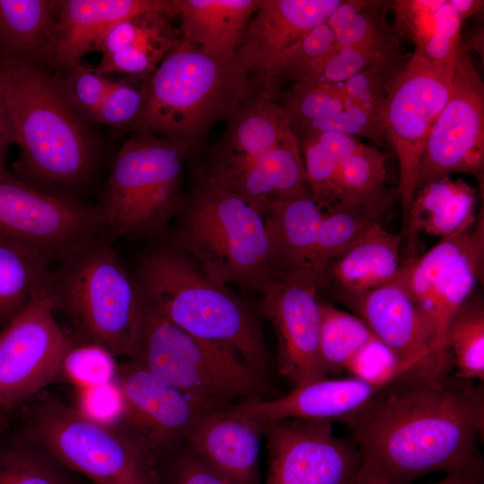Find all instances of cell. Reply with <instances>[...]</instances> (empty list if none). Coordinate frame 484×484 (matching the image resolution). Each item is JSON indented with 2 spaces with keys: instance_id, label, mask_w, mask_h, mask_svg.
I'll return each mask as SVG.
<instances>
[{
  "instance_id": "obj_1",
  "label": "cell",
  "mask_w": 484,
  "mask_h": 484,
  "mask_svg": "<svg viewBox=\"0 0 484 484\" xmlns=\"http://www.w3.org/2000/svg\"><path fill=\"white\" fill-rule=\"evenodd\" d=\"M450 355L414 367L347 419L359 484H411L483 462L484 387L452 376Z\"/></svg>"
},
{
  "instance_id": "obj_2",
  "label": "cell",
  "mask_w": 484,
  "mask_h": 484,
  "mask_svg": "<svg viewBox=\"0 0 484 484\" xmlns=\"http://www.w3.org/2000/svg\"><path fill=\"white\" fill-rule=\"evenodd\" d=\"M0 92L19 157L14 177L48 194L76 198L98 165L96 142L45 65L0 60Z\"/></svg>"
},
{
  "instance_id": "obj_3",
  "label": "cell",
  "mask_w": 484,
  "mask_h": 484,
  "mask_svg": "<svg viewBox=\"0 0 484 484\" xmlns=\"http://www.w3.org/2000/svg\"><path fill=\"white\" fill-rule=\"evenodd\" d=\"M251 74L235 55L222 60L181 39L148 77L132 125L190 146L249 100L256 82Z\"/></svg>"
},
{
  "instance_id": "obj_4",
  "label": "cell",
  "mask_w": 484,
  "mask_h": 484,
  "mask_svg": "<svg viewBox=\"0 0 484 484\" xmlns=\"http://www.w3.org/2000/svg\"><path fill=\"white\" fill-rule=\"evenodd\" d=\"M135 279L145 300L189 334L229 349L264 376L267 351L248 307L227 286L203 274L177 248L146 253Z\"/></svg>"
},
{
  "instance_id": "obj_5",
  "label": "cell",
  "mask_w": 484,
  "mask_h": 484,
  "mask_svg": "<svg viewBox=\"0 0 484 484\" xmlns=\"http://www.w3.org/2000/svg\"><path fill=\"white\" fill-rule=\"evenodd\" d=\"M177 243L219 284L262 292L277 277L264 215L211 174L184 212Z\"/></svg>"
},
{
  "instance_id": "obj_6",
  "label": "cell",
  "mask_w": 484,
  "mask_h": 484,
  "mask_svg": "<svg viewBox=\"0 0 484 484\" xmlns=\"http://www.w3.org/2000/svg\"><path fill=\"white\" fill-rule=\"evenodd\" d=\"M48 297L80 338L115 358L134 352L145 298L111 241L103 238L51 270Z\"/></svg>"
},
{
  "instance_id": "obj_7",
  "label": "cell",
  "mask_w": 484,
  "mask_h": 484,
  "mask_svg": "<svg viewBox=\"0 0 484 484\" xmlns=\"http://www.w3.org/2000/svg\"><path fill=\"white\" fill-rule=\"evenodd\" d=\"M188 147L138 131L123 143L97 205L108 239L163 232L181 205L183 157Z\"/></svg>"
},
{
  "instance_id": "obj_8",
  "label": "cell",
  "mask_w": 484,
  "mask_h": 484,
  "mask_svg": "<svg viewBox=\"0 0 484 484\" xmlns=\"http://www.w3.org/2000/svg\"><path fill=\"white\" fill-rule=\"evenodd\" d=\"M130 358L176 388L221 406L269 392L265 376L235 352L183 331L146 300Z\"/></svg>"
},
{
  "instance_id": "obj_9",
  "label": "cell",
  "mask_w": 484,
  "mask_h": 484,
  "mask_svg": "<svg viewBox=\"0 0 484 484\" xmlns=\"http://www.w3.org/2000/svg\"><path fill=\"white\" fill-rule=\"evenodd\" d=\"M17 433L96 484H158L155 467L124 433L61 401L31 406Z\"/></svg>"
},
{
  "instance_id": "obj_10",
  "label": "cell",
  "mask_w": 484,
  "mask_h": 484,
  "mask_svg": "<svg viewBox=\"0 0 484 484\" xmlns=\"http://www.w3.org/2000/svg\"><path fill=\"white\" fill-rule=\"evenodd\" d=\"M103 238L97 205L39 191L9 173L0 177V241L51 264Z\"/></svg>"
},
{
  "instance_id": "obj_11",
  "label": "cell",
  "mask_w": 484,
  "mask_h": 484,
  "mask_svg": "<svg viewBox=\"0 0 484 484\" xmlns=\"http://www.w3.org/2000/svg\"><path fill=\"white\" fill-rule=\"evenodd\" d=\"M454 68L435 65L414 51L396 78L384 107V125L399 164L403 221L408 215L430 130L447 102Z\"/></svg>"
},
{
  "instance_id": "obj_12",
  "label": "cell",
  "mask_w": 484,
  "mask_h": 484,
  "mask_svg": "<svg viewBox=\"0 0 484 484\" xmlns=\"http://www.w3.org/2000/svg\"><path fill=\"white\" fill-rule=\"evenodd\" d=\"M115 382L123 400L115 428L154 467L183 444L205 412L226 407L183 392L134 362L117 366Z\"/></svg>"
},
{
  "instance_id": "obj_13",
  "label": "cell",
  "mask_w": 484,
  "mask_h": 484,
  "mask_svg": "<svg viewBox=\"0 0 484 484\" xmlns=\"http://www.w3.org/2000/svg\"><path fill=\"white\" fill-rule=\"evenodd\" d=\"M483 253L484 225L480 214L469 229L441 238L419 257L402 264L392 281L432 324L445 348L451 317L473 294L482 272Z\"/></svg>"
},
{
  "instance_id": "obj_14",
  "label": "cell",
  "mask_w": 484,
  "mask_h": 484,
  "mask_svg": "<svg viewBox=\"0 0 484 484\" xmlns=\"http://www.w3.org/2000/svg\"><path fill=\"white\" fill-rule=\"evenodd\" d=\"M483 170L484 83L466 47L462 45L449 99L425 145L416 191L453 173L468 174L483 183Z\"/></svg>"
},
{
  "instance_id": "obj_15",
  "label": "cell",
  "mask_w": 484,
  "mask_h": 484,
  "mask_svg": "<svg viewBox=\"0 0 484 484\" xmlns=\"http://www.w3.org/2000/svg\"><path fill=\"white\" fill-rule=\"evenodd\" d=\"M264 425L268 467L264 484H359L356 445L333 434L331 422L286 419Z\"/></svg>"
},
{
  "instance_id": "obj_16",
  "label": "cell",
  "mask_w": 484,
  "mask_h": 484,
  "mask_svg": "<svg viewBox=\"0 0 484 484\" xmlns=\"http://www.w3.org/2000/svg\"><path fill=\"white\" fill-rule=\"evenodd\" d=\"M48 292L35 298L0 331V404L13 409L60 373L69 343Z\"/></svg>"
},
{
  "instance_id": "obj_17",
  "label": "cell",
  "mask_w": 484,
  "mask_h": 484,
  "mask_svg": "<svg viewBox=\"0 0 484 484\" xmlns=\"http://www.w3.org/2000/svg\"><path fill=\"white\" fill-rule=\"evenodd\" d=\"M318 285L302 275H281L264 290L263 312L278 341L279 373L294 387L328 377L319 355Z\"/></svg>"
},
{
  "instance_id": "obj_18",
  "label": "cell",
  "mask_w": 484,
  "mask_h": 484,
  "mask_svg": "<svg viewBox=\"0 0 484 484\" xmlns=\"http://www.w3.org/2000/svg\"><path fill=\"white\" fill-rule=\"evenodd\" d=\"M341 291L343 303L409 367L449 353L432 324L394 281L359 292Z\"/></svg>"
},
{
  "instance_id": "obj_19",
  "label": "cell",
  "mask_w": 484,
  "mask_h": 484,
  "mask_svg": "<svg viewBox=\"0 0 484 484\" xmlns=\"http://www.w3.org/2000/svg\"><path fill=\"white\" fill-rule=\"evenodd\" d=\"M342 0H260L235 56L262 84L281 56Z\"/></svg>"
},
{
  "instance_id": "obj_20",
  "label": "cell",
  "mask_w": 484,
  "mask_h": 484,
  "mask_svg": "<svg viewBox=\"0 0 484 484\" xmlns=\"http://www.w3.org/2000/svg\"><path fill=\"white\" fill-rule=\"evenodd\" d=\"M229 406L205 412L182 445L231 484H261L264 425L233 413Z\"/></svg>"
},
{
  "instance_id": "obj_21",
  "label": "cell",
  "mask_w": 484,
  "mask_h": 484,
  "mask_svg": "<svg viewBox=\"0 0 484 484\" xmlns=\"http://www.w3.org/2000/svg\"><path fill=\"white\" fill-rule=\"evenodd\" d=\"M379 389L353 376L326 377L294 387L276 399H247L229 408L233 413L259 423L286 419L343 423Z\"/></svg>"
},
{
  "instance_id": "obj_22",
  "label": "cell",
  "mask_w": 484,
  "mask_h": 484,
  "mask_svg": "<svg viewBox=\"0 0 484 484\" xmlns=\"http://www.w3.org/2000/svg\"><path fill=\"white\" fill-rule=\"evenodd\" d=\"M172 18L170 0L168 8L143 12L114 24L98 47L101 58L95 70L105 75H151L181 40Z\"/></svg>"
},
{
  "instance_id": "obj_23",
  "label": "cell",
  "mask_w": 484,
  "mask_h": 484,
  "mask_svg": "<svg viewBox=\"0 0 484 484\" xmlns=\"http://www.w3.org/2000/svg\"><path fill=\"white\" fill-rule=\"evenodd\" d=\"M170 5V0H64L59 2L56 36L48 65L66 69L97 51L117 22Z\"/></svg>"
},
{
  "instance_id": "obj_24",
  "label": "cell",
  "mask_w": 484,
  "mask_h": 484,
  "mask_svg": "<svg viewBox=\"0 0 484 484\" xmlns=\"http://www.w3.org/2000/svg\"><path fill=\"white\" fill-rule=\"evenodd\" d=\"M211 175L263 215L274 202L310 193L294 134L255 160L230 169H212Z\"/></svg>"
},
{
  "instance_id": "obj_25",
  "label": "cell",
  "mask_w": 484,
  "mask_h": 484,
  "mask_svg": "<svg viewBox=\"0 0 484 484\" xmlns=\"http://www.w3.org/2000/svg\"><path fill=\"white\" fill-rule=\"evenodd\" d=\"M324 211L310 193L270 205L264 217L277 276L302 275L324 287L316 265Z\"/></svg>"
},
{
  "instance_id": "obj_26",
  "label": "cell",
  "mask_w": 484,
  "mask_h": 484,
  "mask_svg": "<svg viewBox=\"0 0 484 484\" xmlns=\"http://www.w3.org/2000/svg\"><path fill=\"white\" fill-rule=\"evenodd\" d=\"M264 91L233 115L217 148L212 169L238 167L275 148L294 133L283 105Z\"/></svg>"
},
{
  "instance_id": "obj_27",
  "label": "cell",
  "mask_w": 484,
  "mask_h": 484,
  "mask_svg": "<svg viewBox=\"0 0 484 484\" xmlns=\"http://www.w3.org/2000/svg\"><path fill=\"white\" fill-rule=\"evenodd\" d=\"M260 0H171L181 39L228 60L234 56Z\"/></svg>"
},
{
  "instance_id": "obj_28",
  "label": "cell",
  "mask_w": 484,
  "mask_h": 484,
  "mask_svg": "<svg viewBox=\"0 0 484 484\" xmlns=\"http://www.w3.org/2000/svg\"><path fill=\"white\" fill-rule=\"evenodd\" d=\"M401 235L371 224L326 271V284L342 291L359 292L390 283L400 267Z\"/></svg>"
},
{
  "instance_id": "obj_29",
  "label": "cell",
  "mask_w": 484,
  "mask_h": 484,
  "mask_svg": "<svg viewBox=\"0 0 484 484\" xmlns=\"http://www.w3.org/2000/svg\"><path fill=\"white\" fill-rule=\"evenodd\" d=\"M59 2L0 0L1 60L47 65L56 36Z\"/></svg>"
},
{
  "instance_id": "obj_30",
  "label": "cell",
  "mask_w": 484,
  "mask_h": 484,
  "mask_svg": "<svg viewBox=\"0 0 484 484\" xmlns=\"http://www.w3.org/2000/svg\"><path fill=\"white\" fill-rule=\"evenodd\" d=\"M477 194L473 186L462 178L445 176L418 189L411 203L406 229L441 238L463 231L477 221Z\"/></svg>"
},
{
  "instance_id": "obj_31",
  "label": "cell",
  "mask_w": 484,
  "mask_h": 484,
  "mask_svg": "<svg viewBox=\"0 0 484 484\" xmlns=\"http://www.w3.org/2000/svg\"><path fill=\"white\" fill-rule=\"evenodd\" d=\"M49 266L39 256L0 241V331L35 298L48 292Z\"/></svg>"
},
{
  "instance_id": "obj_32",
  "label": "cell",
  "mask_w": 484,
  "mask_h": 484,
  "mask_svg": "<svg viewBox=\"0 0 484 484\" xmlns=\"http://www.w3.org/2000/svg\"><path fill=\"white\" fill-rule=\"evenodd\" d=\"M388 1L342 0L326 20L340 47L399 52V38L389 27Z\"/></svg>"
},
{
  "instance_id": "obj_33",
  "label": "cell",
  "mask_w": 484,
  "mask_h": 484,
  "mask_svg": "<svg viewBox=\"0 0 484 484\" xmlns=\"http://www.w3.org/2000/svg\"><path fill=\"white\" fill-rule=\"evenodd\" d=\"M386 160L378 149L360 143L340 164L339 203L383 212L390 199L385 187Z\"/></svg>"
},
{
  "instance_id": "obj_34",
  "label": "cell",
  "mask_w": 484,
  "mask_h": 484,
  "mask_svg": "<svg viewBox=\"0 0 484 484\" xmlns=\"http://www.w3.org/2000/svg\"><path fill=\"white\" fill-rule=\"evenodd\" d=\"M455 376L484 381V307L473 294L454 312L445 335Z\"/></svg>"
},
{
  "instance_id": "obj_35",
  "label": "cell",
  "mask_w": 484,
  "mask_h": 484,
  "mask_svg": "<svg viewBox=\"0 0 484 484\" xmlns=\"http://www.w3.org/2000/svg\"><path fill=\"white\" fill-rule=\"evenodd\" d=\"M0 484H75L74 472L16 433L0 446Z\"/></svg>"
},
{
  "instance_id": "obj_36",
  "label": "cell",
  "mask_w": 484,
  "mask_h": 484,
  "mask_svg": "<svg viewBox=\"0 0 484 484\" xmlns=\"http://www.w3.org/2000/svg\"><path fill=\"white\" fill-rule=\"evenodd\" d=\"M319 355L326 374L345 371L350 359L368 341L376 338L354 314L344 312L320 300Z\"/></svg>"
},
{
  "instance_id": "obj_37",
  "label": "cell",
  "mask_w": 484,
  "mask_h": 484,
  "mask_svg": "<svg viewBox=\"0 0 484 484\" xmlns=\"http://www.w3.org/2000/svg\"><path fill=\"white\" fill-rule=\"evenodd\" d=\"M340 48L326 21L300 38L278 61L264 86L275 88L280 77L298 82L313 65Z\"/></svg>"
},
{
  "instance_id": "obj_38",
  "label": "cell",
  "mask_w": 484,
  "mask_h": 484,
  "mask_svg": "<svg viewBox=\"0 0 484 484\" xmlns=\"http://www.w3.org/2000/svg\"><path fill=\"white\" fill-rule=\"evenodd\" d=\"M388 4L399 39H410L415 51H421L440 30L448 0H395Z\"/></svg>"
},
{
  "instance_id": "obj_39",
  "label": "cell",
  "mask_w": 484,
  "mask_h": 484,
  "mask_svg": "<svg viewBox=\"0 0 484 484\" xmlns=\"http://www.w3.org/2000/svg\"><path fill=\"white\" fill-rule=\"evenodd\" d=\"M408 61L404 56L384 60L341 83L347 103L384 113L386 97Z\"/></svg>"
},
{
  "instance_id": "obj_40",
  "label": "cell",
  "mask_w": 484,
  "mask_h": 484,
  "mask_svg": "<svg viewBox=\"0 0 484 484\" xmlns=\"http://www.w3.org/2000/svg\"><path fill=\"white\" fill-rule=\"evenodd\" d=\"M117 369L115 357L107 350L76 334L69 336L62 370L80 387L112 382Z\"/></svg>"
},
{
  "instance_id": "obj_41",
  "label": "cell",
  "mask_w": 484,
  "mask_h": 484,
  "mask_svg": "<svg viewBox=\"0 0 484 484\" xmlns=\"http://www.w3.org/2000/svg\"><path fill=\"white\" fill-rule=\"evenodd\" d=\"M400 56H402L400 52L340 47L335 53L313 65L296 82L341 84L376 63Z\"/></svg>"
},
{
  "instance_id": "obj_42",
  "label": "cell",
  "mask_w": 484,
  "mask_h": 484,
  "mask_svg": "<svg viewBox=\"0 0 484 484\" xmlns=\"http://www.w3.org/2000/svg\"><path fill=\"white\" fill-rule=\"evenodd\" d=\"M347 100L340 84L296 82L283 105L291 129L345 108Z\"/></svg>"
},
{
  "instance_id": "obj_43",
  "label": "cell",
  "mask_w": 484,
  "mask_h": 484,
  "mask_svg": "<svg viewBox=\"0 0 484 484\" xmlns=\"http://www.w3.org/2000/svg\"><path fill=\"white\" fill-rule=\"evenodd\" d=\"M303 164L308 189L324 209L339 203L340 163L311 134L303 136Z\"/></svg>"
},
{
  "instance_id": "obj_44",
  "label": "cell",
  "mask_w": 484,
  "mask_h": 484,
  "mask_svg": "<svg viewBox=\"0 0 484 484\" xmlns=\"http://www.w3.org/2000/svg\"><path fill=\"white\" fill-rule=\"evenodd\" d=\"M303 136L321 132H339L365 137L380 144L385 137L384 113L347 103L341 111L308 122L292 130Z\"/></svg>"
},
{
  "instance_id": "obj_45",
  "label": "cell",
  "mask_w": 484,
  "mask_h": 484,
  "mask_svg": "<svg viewBox=\"0 0 484 484\" xmlns=\"http://www.w3.org/2000/svg\"><path fill=\"white\" fill-rule=\"evenodd\" d=\"M65 70V77L59 80L64 95L85 121L92 123L113 80L81 62Z\"/></svg>"
},
{
  "instance_id": "obj_46",
  "label": "cell",
  "mask_w": 484,
  "mask_h": 484,
  "mask_svg": "<svg viewBox=\"0 0 484 484\" xmlns=\"http://www.w3.org/2000/svg\"><path fill=\"white\" fill-rule=\"evenodd\" d=\"M411 368L385 344L374 338L350 359L345 371L353 377L381 388Z\"/></svg>"
},
{
  "instance_id": "obj_47",
  "label": "cell",
  "mask_w": 484,
  "mask_h": 484,
  "mask_svg": "<svg viewBox=\"0 0 484 484\" xmlns=\"http://www.w3.org/2000/svg\"><path fill=\"white\" fill-rule=\"evenodd\" d=\"M146 81L138 85L126 79L113 80L92 123L122 127L133 125L144 99Z\"/></svg>"
},
{
  "instance_id": "obj_48",
  "label": "cell",
  "mask_w": 484,
  "mask_h": 484,
  "mask_svg": "<svg viewBox=\"0 0 484 484\" xmlns=\"http://www.w3.org/2000/svg\"><path fill=\"white\" fill-rule=\"evenodd\" d=\"M158 484H231L182 444L155 466Z\"/></svg>"
},
{
  "instance_id": "obj_49",
  "label": "cell",
  "mask_w": 484,
  "mask_h": 484,
  "mask_svg": "<svg viewBox=\"0 0 484 484\" xmlns=\"http://www.w3.org/2000/svg\"><path fill=\"white\" fill-rule=\"evenodd\" d=\"M76 408L96 421L116 427L123 413V400L115 379L103 385L80 387Z\"/></svg>"
},
{
  "instance_id": "obj_50",
  "label": "cell",
  "mask_w": 484,
  "mask_h": 484,
  "mask_svg": "<svg viewBox=\"0 0 484 484\" xmlns=\"http://www.w3.org/2000/svg\"><path fill=\"white\" fill-rule=\"evenodd\" d=\"M341 164L361 143L354 136L339 132L310 134Z\"/></svg>"
},
{
  "instance_id": "obj_51",
  "label": "cell",
  "mask_w": 484,
  "mask_h": 484,
  "mask_svg": "<svg viewBox=\"0 0 484 484\" xmlns=\"http://www.w3.org/2000/svg\"><path fill=\"white\" fill-rule=\"evenodd\" d=\"M12 144H14L13 132L0 92V177L8 174L6 170V156Z\"/></svg>"
},
{
  "instance_id": "obj_52",
  "label": "cell",
  "mask_w": 484,
  "mask_h": 484,
  "mask_svg": "<svg viewBox=\"0 0 484 484\" xmlns=\"http://www.w3.org/2000/svg\"><path fill=\"white\" fill-rule=\"evenodd\" d=\"M437 484H484L483 462L447 473Z\"/></svg>"
},
{
  "instance_id": "obj_53",
  "label": "cell",
  "mask_w": 484,
  "mask_h": 484,
  "mask_svg": "<svg viewBox=\"0 0 484 484\" xmlns=\"http://www.w3.org/2000/svg\"><path fill=\"white\" fill-rule=\"evenodd\" d=\"M449 3L462 22L480 13L484 5L482 0H449Z\"/></svg>"
},
{
  "instance_id": "obj_54",
  "label": "cell",
  "mask_w": 484,
  "mask_h": 484,
  "mask_svg": "<svg viewBox=\"0 0 484 484\" xmlns=\"http://www.w3.org/2000/svg\"><path fill=\"white\" fill-rule=\"evenodd\" d=\"M10 409L0 406V446L3 443L4 433L6 430L9 420H8V412Z\"/></svg>"
},
{
  "instance_id": "obj_55",
  "label": "cell",
  "mask_w": 484,
  "mask_h": 484,
  "mask_svg": "<svg viewBox=\"0 0 484 484\" xmlns=\"http://www.w3.org/2000/svg\"><path fill=\"white\" fill-rule=\"evenodd\" d=\"M359 484H380V483H376V482H364V483H359Z\"/></svg>"
},
{
  "instance_id": "obj_56",
  "label": "cell",
  "mask_w": 484,
  "mask_h": 484,
  "mask_svg": "<svg viewBox=\"0 0 484 484\" xmlns=\"http://www.w3.org/2000/svg\"><path fill=\"white\" fill-rule=\"evenodd\" d=\"M0 406H1V404H0Z\"/></svg>"
}]
</instances>
